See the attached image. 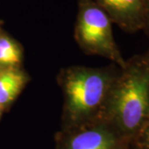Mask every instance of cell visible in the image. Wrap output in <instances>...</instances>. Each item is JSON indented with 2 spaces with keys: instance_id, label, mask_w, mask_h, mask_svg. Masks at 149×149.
Returning a JSON list of instances; mask_svg holds the SVG:
<instances>
[{
  "instance_id": "6da1fadb",
  "label": "cell",
  "mask_w": 149,
  "mask_h": 149,
  "mask_svg": "<svg viewBox=\"0 0 149 149\" xmlns=\"http://www.w3.org/2000/svg\"><path fill=\"white\" fill-rule=\"evenodd\" d=\"M102 119L132 143L149 120V54L126 61L112 85Z\"/></svg>"
},
{
  "instance_id": "7a4b0ae2",
  "label": "cell",
  "mask_w": 149,
  "mask_h": 149,
  "mask_svg": "<svg viewBox=\"0 0 149 149\" xmlns=\"http://www.w3.org/2000/svg\"><path fill=\"white\" fill-rule=\"evenodd\" d=\"M120 69L113 64L102 68L70 66L61 70L58 82L64 96L61 128L102 118L109 91Z\"/></svg>"
},
{
  "instance_id": "3957f363",
  "label": "cell",
  "mask_w": 149,
  "mask_h": 149,
  "mask_svg": "<svg viewBox=\"0 0 149 149\" xmlns=\"http://www.w3.org/2000/svg\"><path fill=\"white\" fill-rule=\"evenodd\" d=\"M74 39L85 53L109 59L120 68L125 66L113 36L112 22L94 0H79Z\"/></svg>"
},
{
  "instance_id": "277c9868",
  "label": "cell",
  "mask_w": 149,
  "mask_h": 149,
  "mask_svg": "<svg viewBox=\"0 0 149 149\" xmlns=\"http://www.w3.org/2000/svg\"><path fill=\"white\" fill-rule=\"evenodd\" d=\"M56 143V149H132L131 143L102 118L61 128Z\"/></svg>"
},
{
  "instance_id": "5b68a950",
  "label": "cell",
  "mask_w": 149,
  "mask_h": 149,
  "mask_svg": "<svg viewBox=\"0 0 149 149\" xmlns=\"http://www.w3.org/2000/svg\"><path fill=\"white\" fill-rule=\"evenodd\" d=\"M112 23L133 33L145 27L148 0H94Z\"/></svg>"
},
{
  "instance_id": "8992f818",
  "label": "cell",
  "mask_w": 149,
  "mask_h": 149,
  "mask_svg": "<svg viewBox=\"0 0 149 149\" xmlns=\"http://www.w3.org/2000/svg\"><path fill=\"white\" fill-rule=\"evenodd\" d=\"M28 81V74L20 66L0 70V104L4 109L16 100Z\"/></svg>"
},
{
  "instance_id": "52a82bcc",
  "label": "cell",
  "mask_w": 149,
  "mask_h": 149,
  "mask_svg": "<svg viewBox=\"0 0 149 149\" xmlns=\"http://www.w3.org/2000/svg\"><path fill=\"white\" fill-rule=\"evenodd\" d=\"M22 61L21 46L13 38L0 35V67H17Z\"/></svg>"
},
{
  "instance_id": "ba28073f",
  "label": "cell",
  "mask_w": 149,
  "mask_h": 149,
  "mask_svg": "<svg viewBox=\"0 0 149 149\" xmlns=\"http://www.w3.org/2000/svg\"><path fill=\"white\" fill-rule=\"evenodd\" d=\"M133 149H149V120L132 143Z\"/></svg>"
},
{
  "instance_id": "9c48e42d",
  "label": "cell",
  "mask_w": 149,
  "mask_h": 149,
  "mask_svg": "<svg viewBox=\"0 0 149 149\" xmlns=\"http://www.w3.org/2000/svg\"><path fill=\"white\" fill-rule=\"evenodd\" d=\"M146 33L148 34L149 37V0H148V6H147V16H146V22H145V27L144 29Z\"/></svg>"
},
{
  "instance_id": "30bf717a",
  "label": "cell",
  "mask_w": 149,
  "mask_h": 149,
  "mask_svg": "<svg viewBox=\"0 0 149 149\" xmlns=\"http://www.w3.org/2000/svg\"><path fill=\"white\" fill-rule=\"evenodd\" d=\"M4 110V109L2 107V105L0 104V119H1V117H2V114H3V112Z\"/></svg>"
},
{
  "instance_id": "8fae6325",
  "label": "cell",
  "mask_w": 149,
  "mask_h": 149,
  "mask_svg": "<svg viewBox=\"0 0 149 149\" xmlns=\"http://www.w3.org/2000/svg\"><path fill=\"white\" fill-rule=\"evenodd\" d=\"M2 69H3V68H2V67H0V70H1Z\"/></svg>"
},
{
  "instance_id": "7c38bea8",
  "label": "cell",
  "mask_w": 149,
  "mask_h": 149,
  "mask_svg": "<svg viewBox=\"0 0 149 149\" xmlns=\"http://www.w3.org/2000/svg\"><path fill=\"white\" fill-rule=\"evenodd\" d=\"M148 54H149V51H148Z\"/></svg>"
}]
</instances>
